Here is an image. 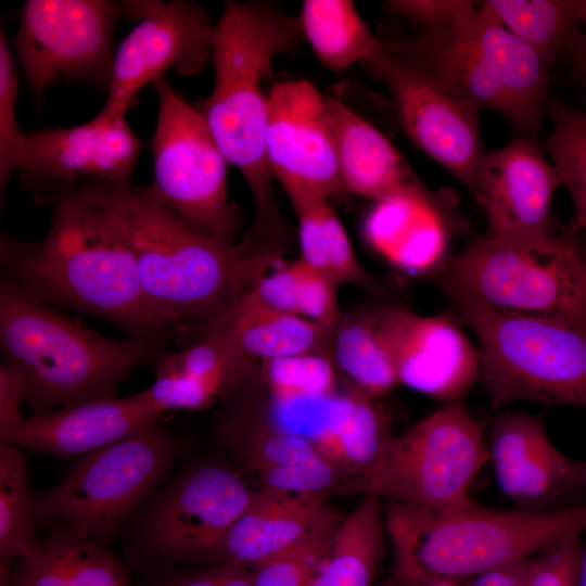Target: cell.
Listing matches in <instances>:
<instances>
[{
  "label": "cell",
  "mask_w": 586,
  "mask_h": 586,
  "mask_svg": "<svg viewBox=\"0 0 586 586\" xmlns=\"http://www.w3.org/2000/svg\"><path fill=\"white\" fill-rule=\"evenodd\" d=\"M254 362L232 337L207 336L164 353L156 361L154 382L143 392L162 415L207 408L222 400Z\"/></svg>",
  "instance_id": "22"
},
{
  "label": "cell",
  "mask_w": 586,
  "mask_h": 586,
  "mask_svg": "<svg viewBox=\"0 0 586 586\" xmlns=\"http://www.w3.org/2000/svg\"><path fill=\"white\" fill-rule=\"evenodd\" d=\"M392 437L385 411L374 403V398L354 390L342 421L316 450L328 461L367 483Z\"/></svg>",
  "instance_id": "32"
},
{
  "label": "cell",
  "mask_w": 586,
  "mask_h": 586,
  "mask_svg": "<svg viewBox=\"0 0 586 586\" xmlns=\"http://www.w3.org/2000/svg\"><path fill=\"white\" fill-rule=\"evenodd\" d=\"M584 487L586 488V476H585Z\"/></svg>",
  "instance_id": "51"
},
{
  "label": "cell",
  "mask_w": 586,
  "mask_h": 586,
  "mask_svg": "<svg viewBox=\"0 0 586 586\" xmlns=\"http://www.w3.org/2000/svg\"><path fill=\"white\" fill-rule=\"evenodd\" d=\"M52 586H131L129 566L80 530L59 524Z\"/></svg>",
  "instance_id": "36"
},
{
  "label": "cell",
  "mask_w": 586,
  "mask_h": 586,
  "mask_svg": "<svg viewBox=\"0 0 586 586\" xmlns=\"http://www.w3.org/2000/svg\"><path fill=\"white\" fill-rule=\"evenodd\" d=\"M480 3L436 31L416 33L391 18L375 35L384 51L479 110L499 114L521 136L536 138L549 99L550 69L486 1Z\"/></svg>",
  "instance_id": "6"
},
{
  "label": "cell",
  "mask_w": 586,
  "mask_h": 586,
  "mask_svg": "<svg viewBox=\"0 0 586 586\" xmlns=\"http://www.w3.org/2000/svg\"><path fill=\"white\" fill-rule=\"evenodd\" d=\"M141 142L126 119L92 120L27 135L22 182L37 205L52 203L78 178L114 186L130 183Z\"/></svg>",
  "instance_id": "18"
},
{
  "label": "cell",
  "mask_w": 586,
  "mask_h": 586,
  "mask_svg": "<svg viewBox=\"0 0 586 586\" xmlns=\"http://www.w3.org/2000/svg\"><path fill=\"white\" fill-rule=\"evenodd\" d=\"M285 192L297 217L301 259L339 285L352 283L382 293L380 283L359 263L329 199L300 189Z\"/></svg>",
  "instance_id": "28"
},
{
  "label": "cell",
  "mask_w": 586,
  "mask_h": 586,
  "mask_svg": "<svg viewBox=\"0 0 586 586\" xmlns=\"http://www.w3.org/2000/svg\"><path fill=\"white\" fill-rule=\"evenodd\" d=\"M577 586H586V545L582 546L577 573Z\"/></svg>",
  "instance_id": "47"
},
{
  "label": "cell",
  "mask_w": 586,
  "mask_h": 586,
  "mask_svg": "<svg viewBox=\"0 0 586 586\" xmlns=\"http://www.w3.org/2000/svg\"><path fill=\"white\" fill-rule=\"evenodd\" d=\"M89 181L127 241L144 296L169 335L192 334L213 321L283 260L215 238L150 188Z\"/></svg>",
  "instance_id": "2"
},
{
  "label": "cell",
  "mask_w": 586,
  "mask_h": 586,
  "mask_svg": "<svg viewBox=\"0 0 586 586\" xmlns=\"http://www.w3.org/2000/svg\"><path fill=\"white\" fill-rule=\"evenodd\" d=\"M486 443L500 493L524 510L545 511L584 486L586 462L557 448L536 416L500 415L493 421Z\"/></svg>",
  "instance_id": "20"
},
{
  "label": "cell",
  "mask_w": 586,
  "mask_h": 586,
  "mask_svg": "<svg viewBox=\"0 0 586 586\" xmlns=\"http://www.w3.org/2000/svg\"><path fill=\"white\" fill-rule=\"evenodd\" d=\"M22 448L0 444V563L27 556L40 542Z\"/></svg>",
  "instance_id": "35"
},
{
  "label": "cell",
  "mask_w": 586,
  "mask_h": 586,
  "mask_svg": "<svg viewBox=\"0 0 586 586\" xmlns=\"http://www.w3.org/2000/svg\"><path fill=\"white\" fill-rule=\"evenodd\" d=\"M52 205L42 240L1 234V281L51 306L109 320L128 336L160 342L170 336L144 296L127 241L90 181Z\"/></svg>",
  "instance_id": "1"
},
{
  "label": "cell",
  "mask_w": 586,
  "mask_h": 586,
  "mask_svg": "<svg viewBox=\"0 0 586 586\" xmlns=\"http://www.w3.org/2000/svg\"><path fill=\"white\" fill-rule=\"evenodd\" d=\"M488 462L482 430L460 402L443 407L392 437L367 482V494L430 508H455L472 500L475 476Z\"/></svg>",
  "instance_id": "11"
},
{
  "label": "cell",
  "mask_w": 586,
  "mask_h": 586,
  "mask_svg": "<svg viewBox=\"0 0 586 586\" xmlns=\"http://www.w3.org/2000/svg\"><path fill=\"white\" fill-rule=\"evenodd\" d=\"M546 109L552 129L542 146L572 199L574 216L569 227L586 232V110L557 99H548Z\"/></svg>",
  "instance_id": "34"
},
{
  "label": "cell",
  "mask_w": 586,
  "mask_h": 586,
  "mask_svg": "<svg viewBox=\"0 0 586 586\" xmlns=\"http://www.w3.org/2000/svg\"><path fill=\"white\" fill-rule=\"evenodd\" d=\"M582 546L576 534L538 552L524 586H577Z\"/></svg>",
  "instance_id": "42"
},
{
  "label": "cell",
  "mask_w": 586,
  "mask_h": 586,
  "mask_svg": "<svg viewBox=\"0 0 586 586\" xmlns=\"http://www.w3.org/2000/svg\"><path fill=\"white\" fill-rule=\"evenodd\" d=\"M333 334L309 320L267 306L250 290L231 308L192 333L194 341L229 335L255 361L307 353L332 358Z\"/></svg>",
  "instance_id": "26"
},
{
  "label": "cell",
  "mask_w": 586,
  "mask_h": 586,
  "mask_svg": "<svg viewBox=\"0 0 586 586\" xmlns=\"http://www.w3.org/2000/svg\"><path fill=\"white\" fill-rule=\"evenodd\" d=\"M440 204L420 182L375 201L365 222L367 241L402 270L438 269L447 258L448 238Z\"/></svg>",
  "instance_id": "23"
},
{
  "label": "cell",
  "mask_w": 586,
  "mask_h": 586,
  "mask_svg": "<svg viewBox=\"0 0 586 586\" xmlns=\"http://www.w3.org/2000/svg\"><path fill=\"white\" fill-rule=\"evenodd\" d=\"M122 2L107 0H27L14 48L36 101L59 77L109 89L113 30Z\"/></svg>",
  "instance_id": "13"
},
{
  "label": "cell",
  "mask_w": 586,
  "mask_h": 586,
  "mask_svg": "<svg viewBox=\"0 0 586 586\" xmlns=\"http://www.w3.org/2000/svg\"><path fill=\"white\" fill-rule=\"evenodd\" d=\"M18 76L8 41L0 34V190L5 195L9 180L22 170L26 161L27 135L16 120Z\"/></svg>",
  "instance_id": "40"
},
{
  "label": "cell",
  "mask_w": 586,
  "mask_h": 586,
  "mask_svg": "<svg viewBox=\"0 0 586 586\" xmlns=\"http://www.w3.org/2000/svg\"><path fill=\"white\" fill-rule=\"evenodd\" d=\"M575 9L579 23L565 56H569L574 68L586 81V0H575Z\"/></svg>",
  "instance_id": "46"
},
{
  "label": "cell",
  "mask_w": 586,
  "mask_h": 586,
  "mask_svg": "<svg viewBox=\"0 0 586 586\" xmlns=\"http://www.w3.org/2000/svg\"><path fill=\"white\" fill-rule=\"evenodd\" d=\"M575 245H576L578 255L586 268V232L577 231L575 233Z\"/></svg>",
  "instance_id": "48"
},
{
  "label": "cell",
  "mask_w": 586,
  "mask_h": 586,
  "mask_svg": "<svg viewBox=\"0 0 586 586\" xmlns=\"http://www.w3.org/2000/svg\"><path fill=\"white\" fill-rule=\"evenodd\" d=\"M332 359L354 390L370 398L386 394L398 383L379 309L340 318L333 334Z\"/></svg>",
  "instance_id": "30"
},
{
  "label": "cell",
  "mask_w": 586,
  "mask_h": 586,
  "mask_svg": "<svg viewBox=\"0 0 586 586\" xmlns=\"http://www.w3.org/2000/svg\"><path fill=\"white\" fill-rule=\"evenodd\" d=\"M532 563V557L515 559L479 575L471 586H524Z\"/></svg>",
  "instance_id": "45"
},
{
  "label": "cell",
  "mask_w": 586,
  "mask_h": 586,
  "mask_svg": "<svg viewBox=\"0 0 586 586\" xmlns=\"http://www.w3.org/2000/svg\"><path fill=\"white\" fill-rule=\"evenodd\" d=\"M340 170L347 192L375 201L419 183L408 162L371 123L324 94Z\"/></svg>",
  "instance_id": "25"
},
{
  "label": "cell",
  "mask_w": 586,
  "mask_h": 586,
  "mask_svg": "<svg viewBox=\"0 0 586 586\" xmlns=\"http://www.w3.org/2000/svg\"><path fill=\"white\" fill-rule=\"evenodd\" d=\"M383 500L364 495L342 519L306 586H372L385 549Z\"/></svg>",
  "instance_id": "27"
},
{
  "label": "cell",
  "mask_w": 586,
  "mask_h": 586,
  "mask_svg": "<svg viewBox=\"0 0 586 586\" xmlns=\"http://www.w3.org/2000/svg\"><path fill=\"white\" fill-rule=\"evenodd\" d=\"M377 586H403L398 583H396L395 581H393L391 577H388L387 579H385L384 582L380 583L379 585Z\"/></svg>",
  "instance_id": "50"
},
{
  "label": "cell",
  "mask_w": 586,
  "mask_h": 586,
  "mask_svg": "<svg viewBox=\"0 0 586 586\" xmlns=\"http://www.w3.org/2000/svg\"><path fill=\"white\" fill-rule=\"evenodd\" d=\"M162 416L141 391L126 397L92 399L23 417L0 431V442L67 458L112 444Z\"/></svg>",
  "instance_id": "21"
},
{
  "label": "cell",
  "mask_w": 586,
  "mask_h": 586,
  "mask_svg": "<svg viewBox=\"0 0 586 586\" xmlns=\"http://www.w3.org/2000/svg\"><path fill=\"white\" fill-rule=\"evenodd\" d=\"M267 160L284 190L336 198L346 191L324 94L307 80L276 81L267 92Z\"/></svg>",
  "instance_id": "17"
},
{
  "label": "cell",
  "mask_w": 586,
  "mask_h": 586,
  "mask_svg": "<svg viewBox=\"0 0 586 586\" xmlns=\"http://www.w3.org/2000/svg\"><path fill=\"white\" fill-rule=\"evenodd\" d=\"M393 549L391 578L403 586L479 576L586 532V504L555 511L496 510L473 501L430 508L383 500Z\"/></svg>",
  "instance_id": "4"
},
{
  "label": "cell",
  "mask_w": 586,
  "mask_h": 586,
  "mask_svg": "<svg viewBox=\"0 0 586 586\" xmlns=\"http://www.w3.org/2000/svg\"><path fill=\"white\" fill-rule=\"evenodd\" d=\"M480 4L471 0H387L383 10L412 31L432 33L447 27Z\"/></svg>",
  "instance_id": "41"
},
{
  "label": "cell",
  "mask_w": 586,
  "mask_h": 586,
  "mask_svg": "<svg viewBox=\"0 0 586 586\" xmlns=\"http://www.w3.org/2000/svg\"><path fill=\"white\" fill-rule=\"evenodd\" d=\"M339 284L301 258L283 259L250 292L267 306L309 320L334 333L340 321Z\"/></svg>",
  "instance_id": "31"
},
{
  "label": "cell",
  "mask_w": 586,
  "mask_h": 586,
  "mask_svg": "<svg viewBox=\"0 0 586 586\" xmlns=\"http://www.w3.org/2000/svg\"><path fill=\"white\" fill-rule=\"evenodd\" d=\"M340 513L252 568L254 586H306L342 521Z\"/></svg>",
  "instance_id": "39"
},
{
  "label": "cell",
  "mask_w": 586,
  "mask_h": 586,
  "mask_svg": "<svg viewBox=\"0 0 586 586\" xmlns=\"http://www.w3.org/2000/svg\"><path fill=\"white\" fill-rule=\"evenodd\" d=\"M502 25L551 69L579 27L575 0H487Z\"/></svg>",
  "instance_id": "33"
},
{
  "label": "cell",
  "mask_w": 586,
  "mask_h": 586,
  "mask_svg": "<svg viewBox=\"0 0 586 586\" xmlns=\"http://www.w3.org/2000/svg\"><path fill=\"white\" fill-rule=\"evenodd\" d=\"M0 347L31 415L117 396L133 370L166 353L160 341L100 334L3 281Z\"/></svg>",
  "instance_id": "5"
},
{
  "label": "cell",
  "mask_w": 586,
  "mask_h": 586,
  "mask_svg": "<svg viewBox=\"0 0 586 586\" xmlns=\"http://www.w3.org/2000/svg\"><path fill=\"white\" fill-rule=\"evenodd\" d=\"M568 227L538 243L485 235L448 256L436 282L453 302L542 316L586 328V268Z\"/></svg>",
  "instance_id": "8"
},
{
  "label": "cell",
  "mask_w": 586,
  "mask_h": 586,
  "mask_svg": "<svg viewBox=\"0 0 586 586\" xmlns=\"http://www.w3.org/2000/svg\"><path fill=\"white\" fill-rule=\"evenodd\" d=\"M379 319L398 383L453 403L479 379L480 353L451 317L386 307Z\"/></svg>",
  "instance_id": "19"
},
{
  "label": "cell",
  "mask_w": 586,
  "mask_h": 586,
  "mask_svg": "<svg viewBox=\"0 0 586 586\" xmlns=\"http://www.w3.org/2000/svg\"><path fill=\"white\" fill-rule=\"evenodd\" d=\"M259 375L273 402L337 393L336 367L331 357L321 354L263 360Z\"/></svg>",
  "instance_id": "37"
},
{
  "label": "cell",
  "mask_w": 586,
  "mask_h": 586,
  "mask_svg": "<svg viewBox=\"0 0 586 586\" xmlns=\"http://www.w3.org/2000/svg\"><path fill=\"white\" fill-rule=\"evenodd\" d=\"M327 499L257 488L226 537L221 563L256 566L337 514Z\"/></svg>",
  "instance_id": "24"
},
{
  "label": "cell",
  "mask_w": 586,
  "mask_h": 586,
  "mask_svg": "<svg viewBox=\"0 0 586 586\" xmlns=\"http://www.w3.org/2000/svg\"><path fill=\"white\" fill-rule=\"evenodd\" d=\"M304 39L334 74L365 63L383 47L349 0H305L298 15Z\"/></svg>",
  "instance_id": "29"
},
{
  "label": "cell",
  "mask_w": 586,
  "mask_h": 586,
  "mask_svg": "<svg viewBox=\"0 0 586 586\" xmlns=\"http://www.w3.org/2000/svg\"><path fill=\"white\" fill-rule=\"evenodd\" d=\"M303 39L300 17L266 1H226L214 27L215 84L195 107L252 192L255 219L241 243L246 250L282 253L291 243V230L272 192L263 82L273 76L275 59L297 48Z\"/></svg>",
  "instance_id": "3"
},
{
  "label": "cell",
  "mask_w": 586,
  "mask_h": 586,
  "mask_svg": "<svg viewBox=\"0 0 586 586\" xmlns=\"http://www.w3.org/2000/svg\"><path fill=\"white\" fill-rule=\"evenodd\" d=\"M153 86L158 115L151 143V192L190 224L234 244L238 218L228 202L227 158L195 106L164 77Z\"/></svg>",
  "instance_id": "12"
},
{
  "label": "cell",
  "mask_w": 586,
  "mask_h": 586,
  "mask_svg": "<svg viewBox=\"0 0 586 586\" xmlns=\"http://www.w3.org/2000/svg\"><path fill=\"white\" fill-rule=\"evenodd\" d=\"M24 390L18 378L3 364L0 367V431L17 423L23 417L20 403Z\"/></svg>",
  "instance_id": "44"
},
{
  "label": "cell",
  "mask_w": 586,
  "mask_h": 586,
  "mask_svg": "<svg viewBox=\"0 0 586 586\" xmlns=\"http://www.w3.org/2000/svg\"><path fill=\"white\" fill-rule=\"evenodd\" d=\"M148 581L151 586H254L251 569L227 563L170 570Z\"/></svg>",
  "instance_id": "43"
},
{
  "label": "cell",
  "mask_w": 586,
  "mask_h": 586,
  "mask_svg": "<svg viewBox=\"0 0 586 586\" xmlns=\"http://www.w3.org/2000/svg\"><path fill=\"white\" fill-rule=\"evenodd\" d=\"M253 492L237 472L220 463L183 469L125 526L123 549L128 566L151 577L221 563L226 537Z\"/></svg>",
  "instance_id": "10"
},
{
  "label": "cell",
  "mask_w": 586,
  "mask_h": 586,
  "mask_svg": "<svg viewBox=\"0 0 586 586\" xmlns=\"http://www.w3.org/2000/svg\"><path fill=\"white\" fill-rule=\"evenodd\" d=\"M361 65L388 90L397 120L412 144L473 193L486 153L480 110L384 50Z\"/></svg>",
  "instance_id": "15"
},
{
  "label": "cell",
  "mask_w": 586,
  "mask_h": 586,
  "mask_svg": "<svg viewBox=\"0 0 586 586\" xmlns=\"http://www.w3.org/2000/svg\"><path fill=\"white\" fill-rule=\"evenodd\" d=\"M258 488L276 489L295 494L332 495L367 494V483L321 455L277 467L264 468L251 475Z\"/></svg>",
  "instance_id": "38"
},
{
  "label": "cell",
  "mask_w": 586,
  "mask_h": 586,
  "mask_svg": "<svg viewBox=\"0 0 586 586\" xmlns=\"http://www.w3.org/2000/svg\"><path fill=\"white\" fill-rule=\"evenodd\" d=\"M123 13L138 21L113 60L107 100L97 115L126 119L136 93L174 68L181 76L199 73L212 56L214 27L193 1H123Z\"/></svg>",
  "instance_id": "14"
},
{
  "label": "cell",
  "mask_w": 586,
  "mask_h": 586,
  "mask_svg": "<svg viewBox=\"0 0 586 586\" xmlns=\"http://www.w3.org/2000/svg\"><path fill=\"white\" fill-rule=\"evenodd\" d=\"M453 303L479 340V379L494 407L531 400L586 409V328Z\"/></svg>",
  "instance_id": "9"
},
{
  "label": "cell",
  "mask_w": 586,
  "mask_h": 586,
  "mask_svg": "<svg viewBox=\"0 0 586 586\" xmlns=\"http://www.w3.org/2000/svg\"><path fill=\"white\" fill-rule=\"evenodd\" d=\"M560 184L536 138L517 137L486 152L472 193L488 226L486 235L515 243H538L559 237L551 213Z\"/></svg>",
  "instance_id": "16"
},
{
  "label": "cell",
  "mask_w": 586,
  "mask_h": 586,
  "mask_svg": "<svg viewBox=\"0 0 586 586\" xmlns=\"http://www.w3.org/2000/svg\"><path fill=\"white\" fill-rule=\"evenodd\" d=\"M423 586H459L453 579H437Z\"/></svg>",
  "instance_id": "49"
},
{
  "label": "cell",
  "mask_w": 586,
  "mask_h": 586,
  "mask_svg": "<svg viewBox=\"0 0 586 586\" xmlns=\"http://www.w3.org/2000/svg\"><path fill=\"white\" fill-rule=\"evenodd\" d=\"M188 441L162 418L77 460L56 485L33 493L38 526L72 525L110 548L167 481Z\"/></svg>",
  "instance_id": "7"
}]
</instances>
